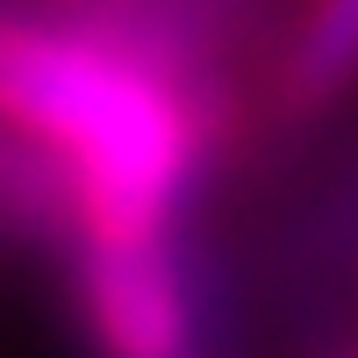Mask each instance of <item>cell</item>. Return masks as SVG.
I'll return each mask as SVG.
<instances>
[{
    "mask_svg": "<svg viewBox=\"0 0 358 358\" xmlns=\"http://www.w3.org/2000/svg\"><path fill=\"white\" fill-rule=\"evenodd\" d=\"M0 122L65 158L86 236H165L194 179V122L129 50L65 29H0Z\"/></svg>",
    "mask_w": 358,
    "mask_h": 358,
    "instance_id": "6da1fadb",
    "label": "cell"
},
{
    "mask_svg": "<svg viewBox=\"0 0 358 358\" xmlns=\"http://www.w3.org/2000/svg\"><path fill=\"white\" fill-rule=\"evenodd\" d=\"M79 301L101 358H201L187 280L165 236H86Z\"/></svg>",
    "mask_w": 358,
    "mask_h": 358,
    "instance_id": "7a4b0ae2",
    "label": "cell"
},
{
    "mask_svg": "<svg viewBox=\"0 0 358 358\" xmlns=\"http://www.w3.org/2000/svg\"><path fill=\"white\" fill-rule=\"evenodd\" d=\"M351 50H358V0H308L301 36H294V94L337 101L351 79Z\"/></svg>",
    "mask_w": 358,
    "mask_h": 358,
    "instance_id": "3957f363",
    "label": "cell"
}]
</instances>
